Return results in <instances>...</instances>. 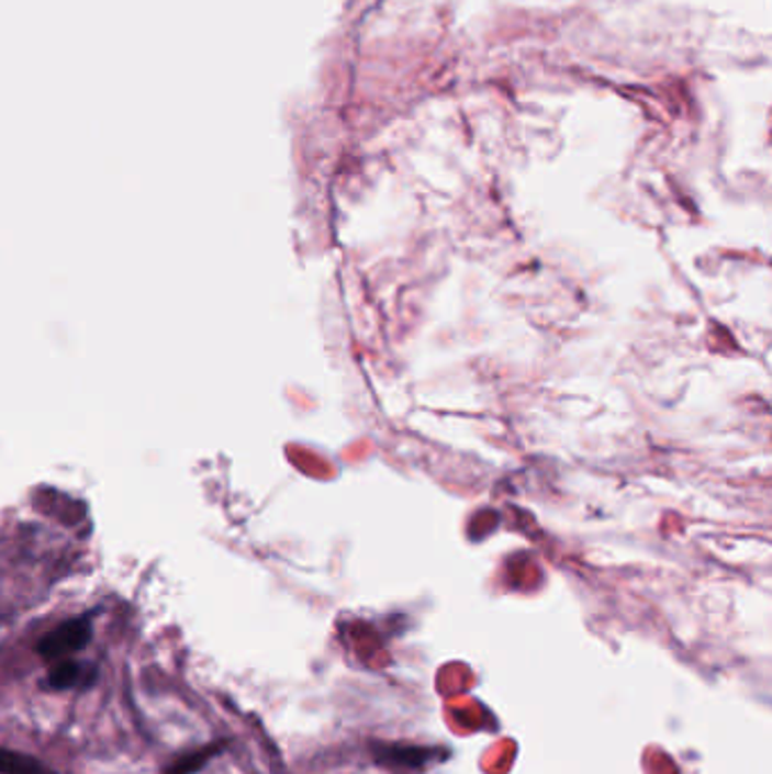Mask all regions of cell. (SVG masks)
I'll list each match as a JSON object with an SVG mask.
<instances>
[{"mask_svg":"<svg viewBox=\"0 0 772 774\" xmlns=\"http://www.w3.org/2000/svg\"><path fill=\"white\" fill-rule=\"evenodd\" d=\"M91 637H93L91 616L70 618V620L61 622L59 628H55L51 635H46L40 641V646H36V652H40L46 661H59L72 652L85 650L89 646Z\"/></svg>","mask_w":772,"mask_h":774,"instance_id":"6da1fadb","label":"cell"},{"mask_svg":"<svg viewBox=\"0 0 772 774\" xmlns=\"http://www.w3.org/2000/svg\"><path fill=\"white\" fill-rule=\"evenodd\" d=\"M98 680V669L93 663H80L70 659H59L46 677L51 691H72V688H91Z\"/></svg>","mask_w":772,"mask_h":774,"instance_id":"7a4b0ae2","label":"cell"},{"mask_svg":"<svg viewBox=\"0 0 772 774\" xmlns=\"http://www.w3.org/2000/svg\"><path fill=\"white\" fill-rule=\"evenodd\" d=\"M227 748H230V741H225V739L223 741H213V743H209L204 748H198L193 752L177 756L170 765L164 767L161 774H195L204 765H209L211 759H215L217 754H223Z\"/></svg>","mask_w":772,"mask_h":774,"instance_id":"3957f363","label":"cell"},{"mask_svg":"<svg viewBox=\"0 0 772 774\" xmlns=\"http://www.w3.org/2000/svg\"><path fill=\"white\" fill-rule=\"evenodd\" d=\"M374 759L385 765L396 767H422L430 761L433 752L426 748H411V745H374Z\"/></svg>","mask_w":772,"mask_h":774,"instance_id":"277c9868","label":"cell"},{"mask_svg":"<svg viewBox=\"0 0 772 774\" xmlns=\"http://www.w3.org/2000/svg\"><path fill=\"white\" fill-rule=\"evenodd\" d=\"M0 774H59L42 759L0 748Z\"/></svg>","mask_w":772,"mask_h":774,"instance_id":"5b68a950","label":"cell"}]
</instances>
